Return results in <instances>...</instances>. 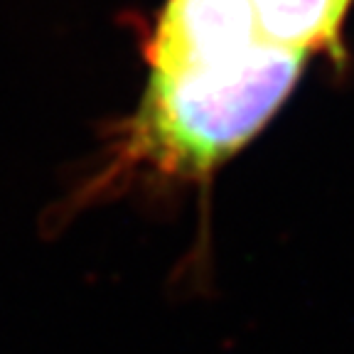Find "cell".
<instances>
[{
  "mask_svg": "<svg viewBox=\"0 0 354 354\" xmlns=\"http://www.w3.org/2000/svg\"><path fill=\"white\" fill-rule=\"evenodd\" d=\"M305 52L256 42L234 59L153 72L138 121L140 148L180 175H205L236 153L283 104Z\"/></svg>",
  "mask_w": 354,
  "mask_h": 354,
  "instance_id": "obj_1",
  "label": "cell"
},
{
  "mask_svg": "<svg viewBox=\"0 0 354 354\" xmlns=\"http://www.w3.org/2000/svg\"><path fill=\"white\" fill-rule=\"evenodd\" d=\"M259 37L251 0H167L153 37L155 72H185L234 59Z\"/></svg>",
  "mask_w": 354,
  "mask_h": 354,
  "instance_id": "obj_2",
  "label": "cell"
},
{
  "mask_svg": "<svg viewBox=\"0 0 354 354\" xmlns=\"http://www.w3.org/2000/svg\"><path fill=\"white\" fill-rule=\"evenodd\" d=\"M259 37L268 44L308 52L335 42L349 0H251Z\"/></svg>",
  "mask_w": 354,
  "mask_h": 354,
  "instance_id": "obj_3",
  "label": "cell"
}]
</instances>
